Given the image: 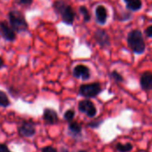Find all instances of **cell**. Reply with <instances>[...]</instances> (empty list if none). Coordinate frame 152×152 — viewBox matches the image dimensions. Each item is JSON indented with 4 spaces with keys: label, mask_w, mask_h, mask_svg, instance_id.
<instances>
[{
    "label": "cell",
    "mask_w": 152,
    "mask_h": 152,
    "mask_svg": "<svg viewBox=\"0 0 152 152\" xmlns=\"http://www.w3.org/2000/svg\"><path fill=\"white\" fill-rule=\"evenodd\" d=\"M127 44L129 48L136 54H142L146 50L143 35L139 29H134L128 33Z\"/></svg>",
    "instance_id": "cell-1"
},
{
    "label": "cell",
    "mask_w": 152,
    "mask_h": 152,
    "mask_svg": "<svg viewBox=\"0 0 152 152\" xmlns=\"http://www.w3.org/2000/svg\"><path fill=\"white\" fill-rule=\"evenodd\" d=\"M53 7L56 12L61 15V20L64 23H66L67 25H72L74 23L76 14L69 4L61 0H57L54 2Z\"/></svg>",
    "instance_id": "cell-2"
},
{
    "label": "cell",
    "mask_w": 152,
    "mask_h": 152,
    "mask_svg": "<svg viewBox=\"0 0 152 152\" xmlns=\"http://www.w3.org/2000/svg\"><path fill=\"white\" fill-rule=\"evenodd\" d=\"M10 25L16 32H23L28 30V23L24 15L19 11H11L8 14Z\"/></svg>",
    "instance_id": "cell-3"
},
{
    "label": "cell",
    "mask_w": 152,
    "mask_h": 152,
    "mask_svg": "<svg viewBox=\"0 0 152 152\" xmlns=\"http://www.w3.org/2000/svg\"><path fill=\"white\" fill-rule=\"evenodd\" d=\"M102 86L100 83L85 84L79 87V94L86 99L95 98L102 93Z\"/></svg>",
    "instance_id": "cell-4"
},
{
    "label": "cell",
    "mask_w": 152,
    "mask_h": 152,
    "mask_svg": "<svg viewBox=\"0 0 152 152\" xmlns=\"http://www.w3.org/2000/svg\"><path fill=\"white\" fill-rule=\"evenodd\" d=\"M78 110L86 114L88 118H94L97 114V109L94 102L89 99L80 101L78 103Z\"/></svg>",
    "instance_id": "cell-5"
},
{
    "label": "cell",
    "mask_w": 152,
    "mask_h": 152,
    "mask_svg": "<svg viewBox=\"0 0 152 152\" xmlns=\"http://www.w3.org/2000/svg\"><path fill=\"white\" fill-rule=\"evenodd\" d=\"M94 39L101 48L106 49L110 45V38L108 32L103 28H98L94 33Z\"/></svg>",
    "instance_id": "cell-6"
},
{
    "label": "cell",
    "mask_w": 152,
    "mask_h": 152,
    "mask_svg": "<svg viewBox=\"0 0 152 152\" xmlns=\"http://www.w3.org/2000/svg\"><path fill=\"white\" fill-rule=\"evenodd\" d=\"M0 34L6 41L12 42L16 38L15 31L12 29L11 25H9L5 20L0 21Z\"/></svg>",
    "instance_id": "cell-7"
},
{
    "label": "cell",
    "mask_w": 152,
    "mask_h": 152,
    "mask_svg": "<svg viewBox=\"0 0 152 152\" xmlns=\"http://www.w3.org/2000/svg\"><path fill=\"white\" fill-rule=\"evenodd\" d=\"M73 76L76 78H80L82 80H88L91 77V72L87 66L79 64L73 69Z\"/></svg>",
    "instance_id": "cell-8"
},
{
    "label": "cell",
    "mask_w": 152,
    "mask_h": 152,
    "mask_svg": "<svg viewBox=\"0 0 152 152\" xmlns=\"http://www.w3.org/2000/svg\"><path fill=\"white\" fill-rule=\"evenodd\" d=\"M19 134L22 137H31L36 134V127L30 122H24L19 127Z\"/></svg>",
    "instance_id": "cell-9"
},
{
    "label": "cell",
    "mask_w": 152,
    "mask_h": 152,
    "mask_svg": "<svg viewBox=\"0 0 152 152\" xmlns=\"http://www.w3.org/2000/svg\"><path fill=\"white\" fill-rule=\"evenodd\" d=\"M43 118L45 122L46 125H55L58 123L59 118H58V115L56 113V111L53 109H45L44 110V114H43Z\"/></svg>",
    "instance_id": "cell-10"
},
{
    "label": "cell",
    "mask_w": 152,
    "mask_h": 152,
    "mask_svg": "<svg viewBox=\"0 0 152 152\" xmlns=\"http://www.w3.org/2000/svg\"><path fill=\"white\" fill-rule=\"evenodd\" d=\"M108 19V11L104 5H98L95 9V20L100 25H104Z\"/></svg>",
    "instance_id": "cell-11"
},
{
    "label": "cell",
    "mask_w": 152,
    "mask_h": 152,
    "mask_svg": "<svg viewBox=\"0 0 152 152\" xmlns=\"http://www.w3.org/2000/svg\"><path fill=\"white\" fill-rule=\"evenodd\" d=\"M140 85L142 90L151 91L152 90V72H144L140 78Z\"/></svg>",
    "instance_id": "cell-12"
},
{
    "label": "cell",
    "mask_w": 152,
    "mask_h": 152,
    "mask_svg": "<svg viewBox=\"0 0 152 152\" xmlns=\"http://www.w3.org/2000/svg\"><path fill=\"white\" fill-rule=\"evenodd\" d=\"M126 6L131 12H137L142 9V0H123Z\"/></svg>",
    "instance_id": "cell-13"
},
{
    "label": "cell",
    "mask_w": 152,
    "mask_h": 152,
    "mask_svg": "<svg viewBox=\"0 0 152 152\" xmlns=\"http://www.w3.org/2000/svg\"><path fill=\"white\" fill-rule=\"evenodd\" d=\"M69 130L70 134H72L75 136H77V135H80L82 133V126H80L79 123L76 121H71L69 123Z\"/></svg>",
    "instance_id": "cell-14"
},
{
    "label": "cell",
    "mask_w": 152,
    "mask_h": 152,
    "mask_svg": "<svg viewBox=\"0 0 152 152\" xmlns=\"http://www.w3.org/2000/svg\"><path fill=\"white\" fill-rule=\"evenodd\" d=\"M115 148H116V151L118 152H130L134 149V146L130 142H127V143L118 142L116 144Z\"/></svg>",
    "instance_id": "cell-15"
},
{
    "label": "cell",
    "mask_w": 152,
    "mask_h": 152,
    "mask_svg": "<svg viewBox=\"0 0 152 152\" xmlns=\"http://www.w3.org/2000/svg\"><path fill=\"white\" fill-rule=\"evenodd\" d=\"M79 12H80V13L82 14L85 22H89L90 20H91V14H90L88 9H87L85 5H82V6L79 7Z\"/></svg>",
    "instance_id": "cell-16"
},
{
    "label": "cell",
    "mask_w": 152,
    "mask_h": 152,
    "mask_svg": "<svg viewBox=\"0 0 152 152\" xmlns=\"http://www.w3.org/2000/svg\"><path fill=\"white\" fill-rule=\"evenodd\" d=\"M10 105V101L8 96L3 91H0V106L1 107H8Z\"/></svg>",
    "instance_id": "cell-17"
},
{
    "label": "cell",
    "mask_w": 152,
    "mask_h": 152,
    "mask_svg": "<svg viewBox=\"0 0 152 152\" xmlns=\"http://www.w3.org/2000/svg\"><path fill=\"white\" fill-rule=\"evenodd\" d=\"M110 77L111 78H113L117 83H122L124 82V77H122V75L120 73H118L117 70H113L110 73Z\"/></svg>",
    "instance_id": "cell-18"
},
{
    "label": "cell",
    "mask_w": 152,
    "mask_h": 152,
    "mask_svg": "<svg viewBox=\"0 0 152 152\" xmlns=\"http://www.w3.org/2000/svg\"><path fill=\"white\" fill-rule=\"evenodd\" d=\"M64 119L65 120H67L69 123V122H71V121H73V119H74V117H75V111L73 110H67L65 113H64Z\"/></svg>",
    "instance_id": "cell-19"
},
{
    "label": "cell",
    "mask_w": 152,
    "mask_h": 152,
    "mask_svg": "<svg viewBox=\"0 0 152 152\" xmlns=\"http://www.w3.org/2000/svg\"><path fill=\"white\" fill-rule=\"evenodd\" d=\"M102 120H100V121H93V122H91V123H89L88 124V126H90V127H92V128H95V127H99L100 126V125L102 124Z\"/></svg>",
    "instance_id": "cell-20"
},
{
    "label": "cell",
    "mask_w": 152,
    "mask_h": 152,
    "mask_svg": "<svg viewBox=\"0 0 152 152\" xmlns=\"http://www.w3.org/2000/svg\"><path fill=\"white\" fill-rule=\"evenodd\" d=\"M20 4L23 5H30L33 2V0H16Z\"/></svg>",
    "instance_id": "cell-21"
},
{
    "label": "cell",
    "mask_w": 152,
    "mask_h": 152,
    "mask_svg": "<svg viewBox=\"0 0 152 152\" xmlns=\"http://www.w3.org/2000/svg\"><path fill=\"white\" fill-rule=\"evenodd\" d=\"M145 34L148 37L152 38V25L149 26L146 29H145Z\"/></svg>",
    "instance_id": "cell-22"
},
{
    "label": "cell",
    "mask_w": 152,
    "mask_h": 152,
    "mask_svg": "<svg viewBox=\"0 0 152 152\" xmlns=\"http://www.w3.org/2000/svg\"><path fill=\"white\" fill-rule=\"evenodd\" d=\"M42 152H57V151H56V149H54L53 147L48 146V147H45V148L42 150Z\"/></svg>",
    "instance_id": "cell-23"
},
{
    "label": "cell",
    "mask_w": 152,
    "mask_h": 152,
    "mask_svg": "<svg viewBox=\"0 0 152 152\" xmlns=\"http://www.w3.org/2000/svg\"><path fill=\"white\" fill-rule=\"evenodd\" d=\"M0 152H11V151H10V150L7 148V146H6V145H4V144H1V143H0Z\"/></svg>",
    "instance_id": "cell-24"
},
{
    "label": "cell",
    "mask_w": 152,
    "mask_h": 152,
    "mask_svg": "<svg viewBox=\"0 0 152 152\" xmlns=\"http://www.w3.org/2000/svg\"><path fill=\"white\" fill-rule=\"evenodd\" d=\"M3 66H4V61H3V59L0 57V69H1Z\"/></svg>",
    "instance_id": "cell-25"
},
{
    "label": "cell",
    "mask_w": 152,
    "mask_h": 152,
    "mask_svg": "<svg viewBox=\"0 0 152 152\" xmlns=\"http://www.w3.org/2000/svg\"><path fill=\"white\" fill-rule=\"evenodd\" d=\"M77 152H88V151H84V150H81V151H78Z\"/></svg>",
    "instance_id": "cell-26"
}]
</instances>
